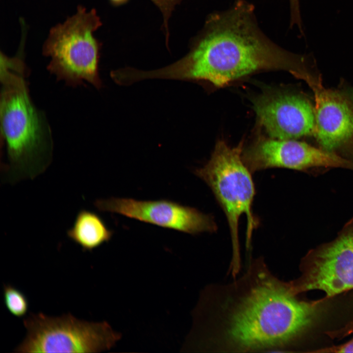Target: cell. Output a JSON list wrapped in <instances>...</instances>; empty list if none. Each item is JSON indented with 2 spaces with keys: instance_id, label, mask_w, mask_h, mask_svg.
<instances>
[{
  "instance_id": "obj_1",
  "label": "cell",
  "mask_w": 353,
  "mask_h": 353,
  "mask_svg": "<svg viewBox=\"0 0 353 353\" xmlns=\"http://www.w3.org/2000/svg\"><path fill=\"white\" fill-rule=\"evenodd\" d=\"M206 290L202 348L216 353L286 351L312 325L321 302L298 299L262 258L251 259L239 278Z\"/></svg>"
},
{
  "instance_id": "obj_2",
  "label": "cell",
  "mask_w": 353,
  "mask_h": 353,
  "mask_svg": "<svg viewBox=\"0 0 353 353\" xmlns=\"http://www.w3.org/2000/svg\"><path fill=\"white\" fill-rule=\"evenodd\" d=\"M303 59L279 47L264 35L254 7L242 0L208 16L183 57L149 71L151 78L204 80L224 87L260 71L284 70L297 76Z\"/></svg>"
},
{
  "instance_id": "obj_3",
  "label": "cell",
  "mask_w": 353,
  "mask_h": 353,
  "mask_svg": "<svg viewBox=\"0 0 353 353\" xmlns=\"http://www.w3.org/2000/svg\"><path fill=\"white\" fill-rule=\"evenodd\" d=\"M24 49L20 47L12 57L0 52L1 141L7 157L1 173L2 181L11 184L34 179L46 171L52 158L50 126L29 95Z\"/></svg>"
},
{
  "instance_id": "obj_4",
  "label": "cell",
  "mask_w": 353,
  "mask_h": 353,
  "mask_svg": "<svg viewBox=\"0 0 353 353\" xmlns=\"http://www.w3.org/2000/svg\"><path fill=\"white\" fill-rule=\"evenodd\" d=\"M244 144L231 147L219 140L208 161L195 173L209 187L223 209L229 227L232 257L229 269L234 273L240 269L239 221L244 214L247 220L246 247L250 248L253 230L258 225L253 214L252 204L255 187L252 173L242 157Z\"/></svg>"
},
{
  "instance_id": "obj_5",
  "label": "cell",
  "mask_w": 353,
  "mask_h": 353,
  "mask_svg": "<svg viewBox=\"0 0 353 353\" xmlns=\"http://www.w3.org/2000/svg\"><path fill=\"white\" fill-rule=\"evenodd\" d=\"M102 25L95 9L79 5L76 13L50 30L43 54L50 57L48 70L59 80L76 86L86 81L101 87L99 63L101 43L94 33Z\"/></svg>"
},
{
  "instance_id": "obj_6",
  "label": "cell",
  "mask_w": 353,
  "mask_h": 353,
  "mask_svg": "<svg viewBox=\"0 0 353 353\" xmlns=\"http://www.w3.org/2000/svg\"><path fill=\"white\" fill-rule=\"evenodd\" d=\"M23 324L26 335L16 353H98L109 349L119 338L107 322L84 321L70 313H30Z\"/></svg>"
},
{
  "instance_id": "obj_7",
  "label": "cell",
  "mask_w": 353,
  "mask_h": 353,
  "mask_svg": "<svg viewBox=\"0 0 353 353\" xmlns=\"http://www.w3.org/2000/svg\"><path fill=\"white\" fill-rule=\"evenodd\" d=\"M301 276L290 281L296 294L321 290L330 298L353 289V219L337 237L303 259Z\"/></svg>"
},
{
  "instance_id": "obj_8",
  "label": "cell",
  "mask_w": 353,
  "mask_h": 353,
  "mask_svg": "<svg viewBox=\"0 0 353 353\" xmlns=\"http://www.w3.org/2000/svg\"><path fill=\"white\" fill-rule=\"evenodd\" d=\"M242 157L252 173L272 168L297 170L315 167L353 168V161L295 139L260 137L248 148H243Z\"/></svg>"
},
{
  "instance_id": "obj_9",
  "label": "cell",
  "mask_w": 353,
  "mask_h": 353,
  "mask_svg": "<svg viewBox=\"0 0 353 353\" xmlns=\"http://www.w3.org/2000/svg\"><path fill=\"white\" fill-rule=\"evenodd\" d=\"M99 210L117 213L141 222L189 233L215 231L212 216L196 208L167 200L139 201L130 198L98 199Z\"/></svg>"
},
{
  "instance_id": "obj_10",
  "label": "cell",
  "mask_w": 353,
  "mask_h": 353,
  "mask_svg": "<svg viewBox=\"0 0 353 353\" xmlns=\"http://www.w3.org/2000/svg\"><path fill=\"white\" fill-rule=\"evenodd\" d=\"M252 101L258 121L270 137L295 140L314 131V110L300 95L267 90Z\"/></svg>"
},
{
  "instance_id": "obj_11",
  "label": "cell",
  "mask_w": 353,
  "mask_h": 353,
  "mask_svg": "<svg viewBox=\"0 0 353 353\" xmlns=\"http://www.w3.org/2000/svg\"><path fill=\"white\" fill-rule=\"evenodd\" d=\"M304 73V79L314 93V134L323 149L332 151L347 142L353 134V111L337 93L325 89Z\"/></svg>"
},
{
  "instance_id": "obj_12",
  "label": "cell",
  "mask_w": 353,
  "mask_h": 353,
  "mask_svg": "<svg viewBox=\"0 0 353 353\" xmlns=\"http://www.w3.org/2000/svg\"><path fill=\"white\" fill-rule=\"evenodd\" d=\"M112 235L113 231L98 214L85 209L79 211L67 231L68 237L84 251L99 247L108 241Z\"/></svg>"
},
{
  "instance_id": "obj_13",
  "label": "cell",
  "mask_w": 353,
  "mask_h": 353,
  "mask_svg": "<svg viewBox=\"0 0 353 353\" xmlns=\"http://www.w3.org/2000/svg\"><path fill=\"white\" fill-rule=\"evenodd\" d=\"M3 300L6 307L13 315L20 318L27 313L29 307L28 300L18 289L11 285H4Z\"/></svg>"
},
{
  "instance_id": "obj_14",
  "label": "cell",
  "mask_w": 353,
  "mask_h": 353,
  "mask_svg": "<svg viewBox=\"0 0 353 353\" xmlns=\"http://www.w3.org/2000/svg\"><path fill=\"white\" fill-rule=\"evenodd\" d=\"M160 10L163 19L162 28L165 36V43L168 47L170 31L169 21L177 5L183 0H151Z\"/></svg>"
},
{
  "instance_id": "obj_15",
  "label": "cell",
  "mask_w": 353,
  "mask_h": 353,
  "mask_svg": "<svg viewBox=\"0 0 353 353\" xmlns=\"http://www.w3.org/2000/svg\"><path fill=\"white\" fill-rule=\"evenodd\" d=\"M312 352L319 353H353V338L344 344L320 349Z\"/></svg>"
},
{
  "instance_id": "obj_16",
  "label": "cell",
  "mask_w": 353,
  "mask_h": 353,
  "mask_svg": "<svg viewBox=\"0 0 353 353\" xmlns=\"http://www.w3.org/2000/svg\"><path fill=\"white\" fill-rule=\"evenodd\" d=\"M353 332V321L349 323L346 326L335 331V334L337 337H343L351 334Z\"/></svg>"
},
{
  "instance_id": "obj_17",
  "label": "cell",
  "mask_w": 353,
  "mask_h": 353,
  "mask_svg": "<svg viewBox=\"0 0 353 353\" xmlns=\"http://www.w3.org/2000/svg\"><path fill=\"white\" fill-rule=\"evenodd\" d=\"M290 5V12L294 14H298L300 11L299 0H289Z\"/></svg>"
},
{
  "instance_id": "obj_18",
  "label": "cell",
  "mask_w": 353,
  "mask_h": 353,
  "mask_svg": "<svg viewBox=\"0 0 353 353\" xmlns=\"http://www.w3.org/2000/svg\"><path fill=\"white\" fill-rule=\"evenodd\" d=\"M129 0H109L110 3L114 6H119L125 4Z\"/></svg>"
}]
</instances>
